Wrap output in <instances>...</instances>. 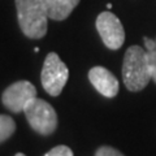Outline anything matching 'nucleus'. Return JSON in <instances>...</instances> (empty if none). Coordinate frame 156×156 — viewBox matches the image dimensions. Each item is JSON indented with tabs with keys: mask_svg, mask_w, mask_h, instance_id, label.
Returning <instances> with one entry per match:
<instances>
[{
	"mask_svg": "<svg viewBox=\"0 0 156 156\" xmlns=\"http://www.w3.org/2000/svg\"><path fill=\"white\" fill-rule=\"evenodd\" d=\"M17 20L22 34L30 39H41L48 30V16L39 0H14Z\"/></svg>",
	"mask_w": 156,
	"mask_h": 156,
	"instance_id": "nucleus-1",
	"label": "nucleus"
},
{
	"mask_svg": "<svg viewBox=\"0 0 156 156\" xmlns=\"http://www.w3.org/2000/svg\"><path fill=\"white\" fill-rule=\"evenodd\" d=\"M151 80L146 50L139 46H131L125 52L122 62V81L129 91H140Z\"/></svg>",
	"mask_w": 156,
	"mask_h": 156,
	"instance_id": "nucleus-2",
	"label": "nucleus"
},
{
	"mask_svg": "<svg viewBox=\"0 0 156 156\" xmlns=\"http://www.w3.org/2000/svg\"><path fill=\"white\" fill-rule=\"evenodd\" d=\"M25 117L34 131L41 135H51L57 128V113L53 107L41 98H35L25 109Z\"/></svg>",
	"mask_w": 156,
	"mask_h": 156,
	"instance_id": "nucleus-3",
	"label": "nucleus"
},
{
	"mask_svg": "<svg viewBox=\"0 0 156 156\" xmlns=\"http://www.w3.org/2000/svg\"><path fill=\"white\" fill-rule=\"evenodd\" d=\"M69 78V69L60 56L50 52L44 58L41 73V82L43 89L51 96H58Z\"/></svg>",
	"mask_w": 156,
	"mask_h": 156,
	"instance_id": "nucleus-4",
	"label": "nucleus"
},
{
	"mask_svg": "<svg viewBox=\"0 0 156 156\" xmlns=\"http://www.w3.org/2000/svg\"><path fill=\"white\" fill-rule=\"evenodd\" d=\"M96 30L109 50H119L125 42V30L119 17L112 12H101L96 18Z\"/></svg>",
	"mask_w": 156,
	"mask_h": 156,
	"instance_id": "nucleus-5",
	"label": "nucleus"
},
{
	"mask_svg": "<svg viewBox=\"0 0 156 156\" xmlns=\"http://www.w3.org/2000/svg\"><path fill=\"white\" fill-rule=\"evenodd\" d=\"M37 87L29 81H17L3 91L2 101L13 113H20L37 98Z\"/></svg>",
	"mask_w": 156,
	"mask_h": 156,
	"instance_id": "nucleus-6",
	"label": "nucleus"
},
{
	"mask_svg": "<svg viewBox=\"0 0 156 156\" xmlns=\"http://www.w3.org/2000/svg\"><path fill=\"white\" fill-rule=\"evenodd\" d=\"M89 80L95 90L105 98H115L119 94V80L104 66H94L89 72Z\"/></svg>",
	"mask_w": 156,
	"mask_h": 156,
	"instance_id": "nucleus-7",
	"label": "nucleus"
},
{
	"mask_svg": "<svg viewBox=\"0 0 156 156\" xmlns=\"http://www.w3.org/2000/svg\"><path fill=\"white\" fill-rule=\"evenodd\" d=\"M44 8L48 18L55 21H64L70 16L80 0H39Z\"/></svg>",
	"mask_w": 156,
	"mask_h": 156,
	"instance_id": "nucleus-8",
	"label": "nucleus"
},
{
	"mask_svg": "<svg viewBox=\"0 0 156 156\" xmlns=\"http://www.w3.org/2000/svg\"><path fill=\"white\" fill-rule=\"evenodd\" d=\"M16 131V122L11 116L0 115V143L5 142Z\"/></svg>",
	"mask_w": 156,
	"mask_h": 156,
	"instance_id": "nucleus-9",
	"label": "nucleus"
},
{
	"mask_svg": "<svg viewBox=\"0 0 156 156\" xmlns=\"http://www.w3.org/2000/svg\"><path fill=\"white\" fill-rule=\"evenodd\" d=\"M146 56H147V65H148L151 80L156 83V50L155 51L146 50Z\"/></svg>",
	"mask_w": 156,
	"mask_h": 156,
	"instance_id": "nucleus-10",
	"label": "nucleus"
},
{
	"mask_svg": "<svg viewBox=\"0 0 156 156\" xmlns=\"http://www.w3.org/2000/svg\"><path fill=\"white\" fill-rule=\"evenodd\" d=\"M44 156H73V151L68 146L60 144V146H56V147L51 148Z\"/></svg>",
	"mask_w": 156,
	"mask_h": 156,
	"instance_id": "nucleus-11",
	"label": "nucleus"
},
{
	"mask_svg": "<svg viewBox=\"0 0 156 156\" xmlns=\"http://www.w3.org/2000/svg\"><path fill=\"white\" fill-rule=\"evenodd\" d=\"M95 156H125L122 152H120L119 150H116L111 146H101L96 150Z\"/></svg>",
	"mask_w": 156,
	"mask_h": 156,
	"instance_id": "nucleus-12",
	"label": "nucleus"
},
{
	"mask_svg": "<svg viewBox=\"0 0 156 156\" xmlns=\"http://www.w3.org/2000/svg\"><path fill=\"white\" fill-rule=\"evenodd\" d=\"M143 42H144V47L147 51H155L156 50V42H154L152 39L150 38H143Z\"/></svg>",
	"mask_w": 156,
	"mask_h": 156,
	"instance_id": "nucleus-13",
	"label": "nucleus"
},
{
	"mask_svg": "<svg viewBox=\"0 0 156 156\" xmlns=\"http://www.w3.org/2000/svg\"><path fill=\"white\" fill-rule=\"evenodd\" d=\"M14 156H26V155H25V154H22V152H18V154H16Z\"/></svg>",
	"mask_w": 156,
	"mask_h": 156,
	"instance_id": "nucleus-14",
	"label": "nucleus"
}]
</instances>
